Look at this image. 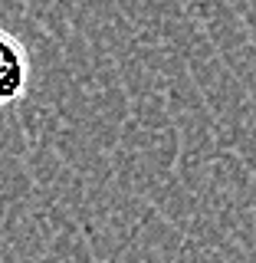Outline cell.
<instances>
[{
  "mask_svg": "<svg viewBox=\"0 0 256 263\" xmlns=\"http://www.w3.org/2000/svg\"><path fill=\"white\" fill-rule=\"evenodd\" d=\"M30 86V56L27 46L7 30H0V105H13L27 96Z\"/></svg>",
  "mask_w": 256,
  "mask_h": 263,
  "instance_id": "obj_1",
  "label": "cell"
}]
</instances>
